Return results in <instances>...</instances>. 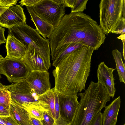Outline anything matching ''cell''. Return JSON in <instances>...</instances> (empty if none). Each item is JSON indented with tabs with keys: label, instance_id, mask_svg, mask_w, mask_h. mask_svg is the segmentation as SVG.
<instances>
[{
	"label": "cell",
	"instance_id": "cell-1",
	"mask_svg": "<svg viewBox=\"0 0 125 125\" xmlns=\"http://www.w3.org/2000/svg\"><path fill=\"white\" fill-rule=\"evenodd\" d=\"M105 38L100 26L89 16L71 12L64 15L48 38L51 58L61 47L70 43H81L98 50Z\"/></svg>",
	"mask_w": 125,
	"mask_h": 125
},
{
	"label": "cell",
	"instance_id": "cell-2",
	"mask_svg": "<svg viewBox=\"0 0 125 125\" xmlns=\"http://www.w3.org/2000/svg\"><path fill=\"white\" fill-rule=\"evenodd\" d=\"M94 50L93 48L84 45L60 61L52 72L54 87L58 93L77 95L85 89Z\"/></svg>",
	"mask_w": 125,
	"mask_h": 125
},
{
	"label": "cell",
	"instance_id": "cell-3",
	"mask_svg": "<svg viewBox=\"0 0 125 125\" xmlns=\"http://www.w3.org/2000/svg\"><path fill=\"white\" fill-rule=\"evenodd\" d=\"M83 93H79V105L71 125H91L94 118L110 101V97L104 87L92 81Z\"/></svg>",
	"mask_w": 125,
	"mask_h": 125
},
{
	"label": "cell",
	"instance_id": "cell-4",
	"mask_svg": "<svg viewBox=\"0 0 125 125\" xmlns=\"http://www.w3.org/2000/svg\"><path fill=\"white\" fill-rule=\"evenodd\" d=\"M9 34L14 36L27 48L33 46L43 58L48 69L51 64L50 42L48 39L42 37L38 31L26 23L16 25L8 29Z\"/></svg>",
	"mask_w": 125,
	"mask_h": 125
},
{
	"label": "cell",
	"instance_id": "cell-5",
	"mask_svg": "<svg viewBox=\"0 0 125 125\" xmlns=\"http://www.w3.org/2000/svg\"><path fill=\"white\" fill-rule=\"evenodd\" d=\"M124 0H101L99 4L100 26L105 34L114 30L123 17Z\"/></svg>",
	"mask_w": 125,
	"mask_h": 125
},
{
	"label": "cell",
	"instance_id": "cell-6",
	"mask_svg": "<svg viewBox=\"0 0 125 125\" xmlns=\"http://www.w3.org/2000/svg\"><path fill=\"white\" fill-rule=\"evenodd\" d=\"M11 101L27 110L34 107L42 112L45 110L38 100V96L32 93L26 79L8 85Z\"/></svg>",
	"mask_w": 125,
	"mask_h": 125
},
{
	"label": "cell",
	"instance_id": "cell-7",
	"mask_svg": "<svg viewBox=\"0 0 125 125\" xmlns=\"http://www.w3.org/2000/svg\"><path fill=\"white\" fill-rule=\"evenodd\" d=\"M65 7L64 0H39L32 8L37 15L55 29L64 15Z\"/></svg>",
	"mask_w": 125,
	"mask_h": 125
},
{
	"label": "cell",
	"instance_id": "cell-8",
	"mask_svg": "<svg viewBox=\"0 0 125 125\" xmlns=\"http://www.w3.org/2000/svg\"><path fill=\"white\" fill-rule=\"evenodd\" d=\"M31 71L22 59L5 57L0 62V74L5 75L10 83L25 79Z\"/></svg>",
	"mask_w": 125,
	"mask_h": 125
},
{
	"label": "cell",
	"instance_id": "cell-9",
	"mask_svg": "<svg viewBox=\"0 0 125 125\" xmlns=\"http://www.w3.org/2000/svg\"><path fill=\"white\" fill-rule=\"evenodd\" d=\"M49 75L47 70L31 71L26 80L31 92L39 96L51 90Z\"/></svg>",
	"mask_w": 125,
	"mask_h": 125
},
{
	"label": "cell",
	"instance_id": "cell-10",
	"mask_svg": "<svg viewBox=\"0 0 125 125\" xmlns=\"http://www.w3.org/2000/svg\"><path fill=\"white\" fill-rule=\"evenodd\" d=\"M58 95L60 116L64 120L72 124L79 105L77 95H65L58 93Z\"/></svg>",
	"mask_w": 125,
	"mask_h": 125
},
{
	"label": "cell",
	"instance_id": "cell-11",
	"mask_svg": "<svg viewBox=\"0 0 125 125\" xmlns=\"http://www.w3.org/2000/svg\"><path fill=\"white\" fill-rule=\"evenodd\" d=\"M23 10L18 5L9 7L0 17V26L9 29L26 23V18Z\"/></svg>",
	"mask_w": 125,
	"mask_h": 125
},
{
	"label": "cell",
	"instance_id": "cell-12",
	"mask_svg": "<svg viewBox=\"0 0 125 125\" xmlns=\"http://www.w3.org/2000/svg\"><path fill=\"white\" fill-rule=\"evenodd\" d=\"M115 69L108 67L103 62L98 65L97 70L98 82L104 87L109 95L113 99L116 90L114 82L115 79L113 74V72Z\"/></svg>",
	"mask_w": 125,
	"mask_h": 125
},
{
	"label": "cell",
	"instance_id": "cell-13",
	"mask_svg": "<svg viewBox=\"0 0 125 125\" xmlns=\"http://www.w3.org/2000/svg\"><path fill=\"white\" fill-rule=\"evenodd\" d=\"M22 59L30 71H44L48 69L42 57L31 45H28Z\"/></svg>",
	"mask_w": 125,
	"mask_h": 125
},
{
	"label": "cell",
	"instance_id": "cell-14",
	"mask_svg": "<svg viewBox=\"0 0 125 125\" xmlns=\"http://www.w3.org/2000/svg\"><path fill=\"white\" fill-rule=\"evenodd\" d=\"M5 46L7 58L22 59L27 50L26 47L14 36L8 34Z\"/></svg>",
	"mask_w": 125,
	"mask_h": 125
},
{
	"label": "cell",
	"instance_id": "cell-15",
	"mask_svg": "<svg viewBox=\"0 0 125 125\" xmlns=\"http://www.w3.org/2000/svg\"><path fill=\"white\" fill-rule=\"evenodd\" d=\"M121 103L119 96L105 106L102 113V125H116Z\"/></svg>",
	"mask_w": 125,
	"mask_h": 125
},
{
	"label": "cell",
	"instance_id": "cell-16",
	"mask_svg": "<svg viewBox=\"0 0 125 125\" xmlns=\"http://www.w3.org/2000/svg\"><path fill=\"white\" fill-rule=\"evenodd\" d=\"M26 8L31 16V20L36 27V30L45 39H47V37L49 38L54 29L53 27L37 15L34 12L32 7H26Z\"/></svg>",
	"mask_w": 125,
	"mask_h": 125
},
{
	"label": "cell",
	"instance_id": "cell-17",
	"mask_svg": "<svg viewBox=\"0 0 125 125\" xmlns=\"http://www.w3.org/2000/svg\"><path fill=\"white\" fill-rule=\"evenodd\" d=\"M10 115L18 125H30L31 115L27 110L11 101Z\"/></svg>",
	"mask_w": 125,
	"mask_h": 125
},
{
	"label": "cell",
	"instance_id": "cell-18",
	"mask_svg": "<svg viewBox=\"0 0 125 125\" xmlns=\"http://www.w3.org/2000/svg\"><path fill=\"white\" fill-rule=\"evenodd\" d=\"M84 45L83 44L79 43H71L63 45L52 58V65L55 67L63 57Z\"/></svg>",
	"mask_w": 125,
	"mask_h": 125
},
{
	"label": "cell",
	"instance_id": "cell-19",
	"mask_svg": "<svg viewBox=\"0 0 125 125\" xmlns=\"http://www.w3.org/2000/svg\"><path fill=\"white\" fill-rule=\"evenodd\" d=\"M55 87L38 96V100L44 103L48 106L52 116L55 120Z\"/></svg>",
	"mask_w": 125,
	"mask_h": 125
},
{
	"label": "cell",
	"instance_id": "cell-20",
	"mask_svg": "<svg viewBox=\"0 0 125 125\" xmlns=\"http://www.w3.org/2000/svg\"><path fill=\"white\" fill-rule=\"evenodd\" d=\"M112 54L116 64L115 69L118 72L120 81L125 84V64L122 60V53L115 49L112 51Z\"/></svg>",
	"mask_w": 125,
	"mask_h": 125
},
{
	"label": "cell",
	"instance_id": "cell-21",
	"mask_svg": "<svg viewBox=\"0 0 125 125\" xmlns=\"http://www.w3.org/2000/svg\"><path fill=\"white\" fill-rule=\"evenodd\" d=\"M11 101L10 92L6 89L0 90V105L10 107Z\"/></svg>",
	"mask_w": 125,
	"mask_h": 125
},
{
	"label": "cell",
	"instance_id": "cell-22",
	"mask_svg": "<svg viewBox=\"0 0 125 125\" xmlns=\"http://www.w3.org/2000/svg\"><path fill=\"white\" fill-rule=\"evenodd\" d=\"M88 0H75L72 12H82L86 9V5Z\"/></svg>",
	"mask_w": 125,
	"mask_h": 125
},
{
	"label": "cell",
	"instance_id": "cell-23",
	"mask_svg": "<svg viewBox=\"0 0 125 125\" xmlns=\"http://www.w3.org/2000/svg\"><path fill=\"white\" fill-rule=\"evenodd\" d=\"M125 18L122 17L111 33L116 34L125 33Z\"/></svg>",
	"mask_w": 125,
	"mask_h": 125
},
{
	"label": "cell",
	"instance_id": "cell-24",
	"mask_svg": "<svg viewBox=\"0 0 125 125\" xmlns=\"http://www.w3.org/2000/svg\"><path fill=\"white\" fill-rule=\"evenodd\" d=\"M31 116L40 120L43 118V112L36 108L31 107L27 109Z\"/></svg>",
	"mask_w": 125,
	"mask_h": 125
},
{
	"label": "cell",
	"instance_id": "cell-25",
	"mask_svg": "<svg viewBox=\"0 0 125 125\" xmlns=\"http://www.w3.org/2000/svg\"><path fill=\"white\" fill-rule=\"evenodd\" d=\"M43 118L40 121L43 125H52L55 119L48 113L43 112Z\"/></svg>",
	"mask_w": 125,
	"mask_h": 125
},
{
	"label": "cell",
	"instance_id": "cell-26",
	"mask_svg": "<svg viewBox=\"0 0 125 125\" xmlns=\"http://www.w3.org/2000/svg\"><path fill=\"white\" fill-rule=\"evenodd\" d=\"M10 107L0 105V117H8L10 115Z\"/></svg>",
	"mask_w": 125,
	"mask_h": 125
},
{
	"label": "cell",
	"instance_id": "cell-27",
	"mask_svg": "<svg viewBox=\"0 0 125 125\" xmlns=\"http://www.w3.org/2000/svg\"><path fill=\"white\" fill-rule=\"evenodd\" d=\"M0 119L6 125H18L14 119L10 116L0 117Z\"/></svg>",
	"mask_w": 125,
	"mask_h": 125
},
{
	"label": "cell",
	"instance_id": "cell-28",
	"mask_svg": "<svg viewBox=\"0 0 125 125\" xmlns=\"http://www.w3.org/2000/svg\"><path fill=\"white\" fill-rule=\"evenodd\" d=\"M55 120L60 116L58 93L56 89L55 92Z\"/></svg>",
	"mask_w": 125,
	"mask_h": 125
},
{
	"label": "cell",
	"instance_id": "cell-29",
	"mask_svg": "<svg viewBox=\"0 0 125 125\" xmlns=\"http://www.w3.org/2000/svg\"><path fill=\"white\" fill-rule=\"evenodd\" d=\"M102 113L99 112L94 119L91 125H102Z\"/></svg>",
	"mask_w": 125,
	"mask_h": 125
},
{
	"label": "cell",
	"instance_id": "cell-30",
	"mask_svg": "<svg viewBox=\"0 0 125 125\" xmlns=\"http://www.w3.org/2000/svg\"><path fill=\"white\" fill-rule=\"evenodd\" d=\"M39 1V0H22L19 2L21 6L25 5L26 7H32Z\"/></svg>",
	"mask_w": 125,
	"mask_h": 125
},
{
	"label": "cell",
	"instance_id": "cell-31",
	"mask_svg": "<svg viewBox=\"0 0 125 125\" xmlns=\"http://www.w3.org/2000/svg\"><path fill=\"white\" fill-rule=\"evenodd\" d=\"M18 0H0V5L3 6H12L16 5Z\"/></svg>",
	"mask_w": 125,
	"mask_h": 125
},
{
	"label": "cell",
	"instance_id": "cell-32",
	"mask_svg": "<svg viewBox=\"0 0 125 125\" xmlns=\"http://www.w3.org/2000/svg\"><path fill=\"white\" fill-rule=\"evenodd\" d=\"M52 125H71V124L65 121L60 116L55 120Z\"/></svg>",
	"mask_w": 125,
	"mask_h": 125
},
{
	"label": "cell",
	"instance_id": "cell-33",
	"mask_svg": "<svg viewBox=\"0 0 125 125\" xmlns=\"http://www.w3.org/2000/svg\"><path fill=\"white\" fill-rule=\"evenodd\" d=\"M30 125H43L40 120L31 116L29 120Z\"/></svg>",
	"mask_w": 125,
	"mask_h": 125
},
{
	"label": "cell",
	"instance_id": "cell-34",
	"mask_svg": "<svg viewBox=\"0 0 125 125\" xmlns=\"http://www.w3.org/2000/svg\"><path fill=\"white\" fill-rule=\"evenodd\" d=\"M5 29L0 26V43H4L6 42V39L4 35Z\"/></svg>",
	"mask_w": 125,
	"mask_h": 125
},
{
	"label": "cell",
	"instance_id": "cell-35",
	"mask_svg": "<svg viewBox=\"0 0 125 125\" xmlns=\"http://www.w3.org/2000/svg\"><path fill=\"white\" fill-rule=\"evenodd\" d=\"M118 39H120L122 41L123 46V56L124 60H125V33H122L117 37Z\"/></svg>",
	"mask_w": 125,
	"mask_h": 125
},
{
	"label": "cell",
	"instance_id": "cell-36",
	"mask_svg": "<svg viewBox=\"0 0 125 125\" xmlns=\"http://www.w3.org/2000/svg\"><path fill=\"white\" fill-rule=\"evenodd\" d=\"M75 0H64L65 7L72 8Z\"/></svg>",
	"mask_w": 125,
	"mask_h": 125
},
{
	"label": "cell",
	"instance_id": "cell-37",
	"mask_svg": "<svg viewBox=\"0 0 125 125\" xmlns=\"http://www.w3.org/2000/svg\"><path fill=\"white\" fill-rule=\"evenodd\" d=\"M10 6H3L0 5V17L4 12Z\"/></svg>",
	"mask_w": 125,
	"mask_h": 125
},
{
	"label": "cell",
	"instance_id": "cell-38",
	"mask_svg": "<svg viewBox=\"0 0 125 125\" xmlns=\"http://www.w3.org/2000/svg\"><path fill=\"white\" fill-rule=\"evenodd\" d=\"M125 0H124L123 5L122 11V15L123 17L125 18Z\"/></svg>",
	"mask_w": 125,
	"mask_h": 125
},
{
	"label": "cell",
	"instance_id": "cell-39",
	"mask_svg": "<svg viewBox=\"0 0 125 125\" xmlns=\"http://www.w3.org/2000/svg\"><path fill=\"white\" fill-rule=\"evenodd\" d=\"M8 85H4L0 82V90L3 89H7Z\"/></svg>",
	"mask_w": 125,
	"mask_h": 125
},
{
	"label": "cell",
	"instance_id": "cell-40",
	"mask_svg": "<svg viewBox=\"0 0 125 125\" xmlns=\"http://www.w3.org/2000/svg\"><path fill=\"white\" fill-rule=\"evenodd\" d=\"M0 125H6L0 119Z\"/></svg>",
	"mask_w": 125,
	"mask_h": 125
},
{
	"label": "cell",
	"instance_id": "cell-41",
	"mask_svg": "<svg viewBox=\"0 0 125 125\" xmlns=\"http://www.w3.org/2000/svg\"><path fill=\"white\" fill-rule=\"evenodd\" d=\"M3 57L0 54V62L1 60L3 58Z\"/></svg>",
	"mask_w": 125,
	"mask_h": 125
},
{
	"label": "cell",
	"instance_id": "cell-42",
	"mask_svg": "<svg viewBox=\"0 0 125 125\" xmlns=\"http://www.w3.org/2000/svg\"><path fill=\"white\" fill-rule=\"evenodd\" d=\"M1 78V76L0 75V79Z\"/></svg>",
	"mask_w": 125,
	"mask_h": 125
},
{
	"label": "cell",
	"instance_id": "cell-43",
	"mask_svg": "<svg viewBox=\"0 0 125 125\" xmlns=\"http://www.w3.org/2000/svg\"><path fill=\"white\" fill-rule=\"evenodd\" d=\"M125 125V124H124V125Z\"/></svg>",
	"mask_w": 125,
	"mask_h": 125
},
{
	"label": "cell",
	"instance_id": "cell-44",
	"mask_svg": "<svg viewBox=\"0 0 125 125\" xmlns=\"http://www.w3.org/2000/svg\"><path fill=\"white\" fill-rule=\"evenodd\" d=\"M1 44L0 43V45Z\"/></svg>",
	"mask_w": 125,
	"mask_h": 125
}]
</instances>
